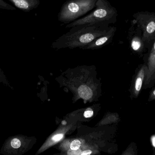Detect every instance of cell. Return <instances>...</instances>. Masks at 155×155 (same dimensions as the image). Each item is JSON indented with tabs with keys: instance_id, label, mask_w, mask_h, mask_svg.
Masks as SVG:
<instances>
[{
	"instance_id": "obj_13",
	"label": "cell",
	"mask_w": 155,
	"mask_h": 155,
	"mask_svg": "<svg viewBox=\"0 0 155 155\" xmlns=\"http://www.w3.org/2000/svg\"><path fill=\"white\" fill-rule=\"evenodd\" d=\"M0 9L6 10H15L16 8L9 4L4 0H0Z\"/></svg>"
},
{
	"instance_id": "obj_9",
	"label": "cell",
	"mask_w": 155,
	"mask_h": 155,
	"mask_svg": "<svg viewBox=\"0 0 155 155\" xmlns=\"http://www.w3.org/2000/svg\"><path fill=\"white\" fill-rule=\"evenodd\" d=\"M117 31V27L112 26L108 32L99 36L83 48L84 49H96L103 47L112 42Z\"/></svg>"
},
{
	"instance_id": "obj_19",
	"label": "cell",
	"mask_w": 155,
	"mask_h": 155,
	"mask_svg": "<svg viewBox=\"0 0 155 155\" xmlns=\"http://www.w3.org/2000/svg\"><path fill=\"white\" fill-rule=\"evenodd\" d=\"M92 153V152L90 150H86L84 151L83 153H81V155H89Z\"/></svg>"
},
{
	"instance_id": "obj_7",
	"label": "cell",
	"mask_w": 155,
	"mask_h": 155,
	"mask_svg": "<svg viewBox=\"0 0 155 155\" xmlns=\"http://www.w3.org/2000/svg\"><path fill=\"white\" fill-rule=\"evenodd\" d=\"M145 64L148 68L147 75L145 79L142 89L151 88L155 84V53L148 50L144 56Z\"/></svg>"
},
{
	"instance_id": "obj_17",
	"label": "cell",
	"mask_w": 155,
	"mask_h": 155,
	"mask_svg": "<svg viewBox=\"0 0 155 155\" xmlns=\"http://www.w3.org/2000/svg\"><path fill=\"white\" fill-rule=\"evenodd\" d=\"M63 137V134H58L54 136L52 139L54 142H58V141H60L61 139H62Z\"/></svg>"
},
{
	"instance_id": "obj_11",
	"label": "cell",
	"mask_w": 155,
	"mask_h": 155,
	"mask_svg": "<svg viewBox=\"0 0 155 155\" xmlns=\"http://www.w3.org/2000/svg\"><path fill=\"white\" fill-rule=\"evenodd\" d=\"M79 96L85 100H88L93 96V92L91 89L87 86L82 85L78 89Z\"/></svg>"
},
{
	"instance_id": "obj_10",
	"label": "cell",
	"mask_w": 155,
	"mask_h": 155,
	"mask_svg": "<svg viewBox=\"0 0 155 155\" xmlns=\"http://www.w3.org/2000/svg\"><path fill=\"white\" fill-rule=\"evenodd\" d=\"M16 8L25 12L36 9L40 4V0H8Z\"/></svg>"
},
{
	"instance_id": "obj_20",
	"label": "cell",
	"mask_w": 155,
	"mask_h": 155,
	"mask_svg": "<svg viewBox=\"0 0 155 155\" xmlns=\"http://www.w3.org/2000/svg\"><path fill=\"white\" fill-rule=\"evenodd\" d=\"M149 50H150V51L155 53V38L154 41L153 42V45H152V47Z\"/></svg>"
},
{
	"instance_id": "obj_1",
	"label": "cell",
	"mask_w": 155,
	"mask_h": 155,
	"mask_svg": "<svg viewBox=\"0 0 155 155\" xmlns=\"http://www.w3.org/2000/svg\"><path fill=\"white\" fill-rule=\"evenodd\" d=\"M112 27L106 22L86 24L71 27L69 32L53 42L54 48H83L108 32Z\"/></svg>"
},
{
	"instance_id": "obj_18",
	"label": "cell",
	"mask_w": 155,
	"mask_h": 155,
	"mask_svg": "<svg viewBox=\"0 0 155 155\" xmlns=\"http://www.w3.org/2000/svg\"><path fill=\"white\" fill-rule=\"evenodd\" d=\"M81 151L79 149L77 150H70L68 152V155H81Z\"/></svg>"
},
{
	"instance_id": "obj_2",
	"label": "cell",
	"mask_w": 155,
	"mask_h": 155,
	"mask_svg": "<svg viewBox=\"0 0 155 155\" xmlns=\"http://www.w3.org/2000/svg\"><path fill=\"white\" fill-rule=\"evenodd\" d=\"M117 11L107 0H97L96 6L90 13L66 25L70 28L76 25L95 23L114 24L117 21Z\"/></svg>"
},
{
	"instance_id": "obj_5",
	"label": "cell",
	"mask_w": 155,
	"mask_h": 155,
	"mask_svg": "<svg viewBox=\"0 0 155 155\" xmlns=\"http://www.w3.org/2000/svg\"><path fill=\"white\" fill-rule=\"evenodd\" d=\"M30 140L22 135L9 136L3 144L0 154L3 155H22L28 149Z\"/></svg>"
},
{
	"instance_id": "obj_14",
	"label": "cell",
	"mask_w": 155,
	"mask_h": 155,
	"mask_svg": "<svg viewBox=\"0 0 155 155\" xmlns=\"http://www.w3.org/2000/svg\"><path fill=\"white\" fill-rule=\"evenodd\" d=\"M81 146V143L78 140H75L72 142L71 144V149L72 150H77L79 149Z\"/></svg>"
},
{
	"instance_id": "obj_16",
	"label": "cell",
	"mask_w": 155,
	"mask_h": 155,
	"mask_svg": "<svg viewBox=\"0 0 155 155\" xmlns=\"http://www.w3.org/2000/svg\"><path fill=\"white\" fill-rule=\"evenodd\" d=\"M93 115V111L91 110H87L84 113V116L86 118H89Z\"/></svg>"
},
{
	"instance_id": "obj_4",
	"label": "cell",
	"mask_w": 155,
	"mask_h": 155,
	"mask_svg": "<svg viewBox=\"0 0 155 155\" xmlns=\"http://www.w3.org/2000/svg\"><path fill=\"white\" fill-rule=\"evenodd\" d=\"M133 17L134 23L141 29L143 42L149 50L155 38V13L139 12L134 14Z\"/></svg>"
},
{
	"instance_id": "obj_12",
	"label": "cell",
	"mask_w": 155,
	"mask_h": 155,
	"mask_svg": "<svg viewBox=\"0 0 155 155\" xmlns=\"http://www.w3.org/2000/svg\"><path fill=\"white\" fill-rule=\"evenodd\" d=\"M0 83L3 84L5 86H8L12 90H14V88L11 86L9 81L7 80V77L5 76L3 70L0 67Z\"/></svg>"
},
{
	"instance_id": "obj_15",
	"label": "cell",
	"mask_w": 155,
	"mask_h": 155,
	"mask_svg": "<svg viewBox=\"0 0 155 155\" xmlns=\"http://www.w3.org/2000/svg\"><path fill=\"white\" fill-rule=\"evenodd\" d=\"M148 101L149 102H152V101H155V86L152 89V90H151L149 93Z\"/></svg>"
},
{
	"instance_id": "obj_8",
	"label": "cell",
	"mask_w": 155,
	"mask_h": 155,
	"mask_svg": "<svg viewBox=\"0 0 155 155\" xmlns=\"http://www.w3.org/2000/svg\"><path fill=\"white\" fill-rule=\"evenodd\" d=\"M130 30L128 37L130 47L136 53L142 55L147 49L142 39V31L137 25L136 28L132 25Z\"/></svg>"
},
{
	"instance_id": "obj_6",
	"label": "cell",
	"mask_w": 155,
	"mask_h": 155,
	"mask_svg": "<svg viewBox=\"0 0 155 155\" xmlns=\"http://www.w3.org/2000/svg\"><path fill=\"white\" fill-rule=\"evenodd\" d=\"M148 71L147 66L145 64L139 65L135 71L131 88V97L138 98L142 91L143 84Z\"/></svg>"
},
{
	"instance_id": "obj_3",
	"label": "cell",
	"mask_w": 155,
	"mask_h": 155,
	"mask_svg": "<svg viewBox=\"0 0 155 155\" xmlns=\"http://www.w3.org/2000/svg\"><path fill=\"white\" fill-rule=\"evenodd\" d=\"M97 0H68L58 13V20L68 24L94 10Z\"/></svg>"
}]
</instances>
